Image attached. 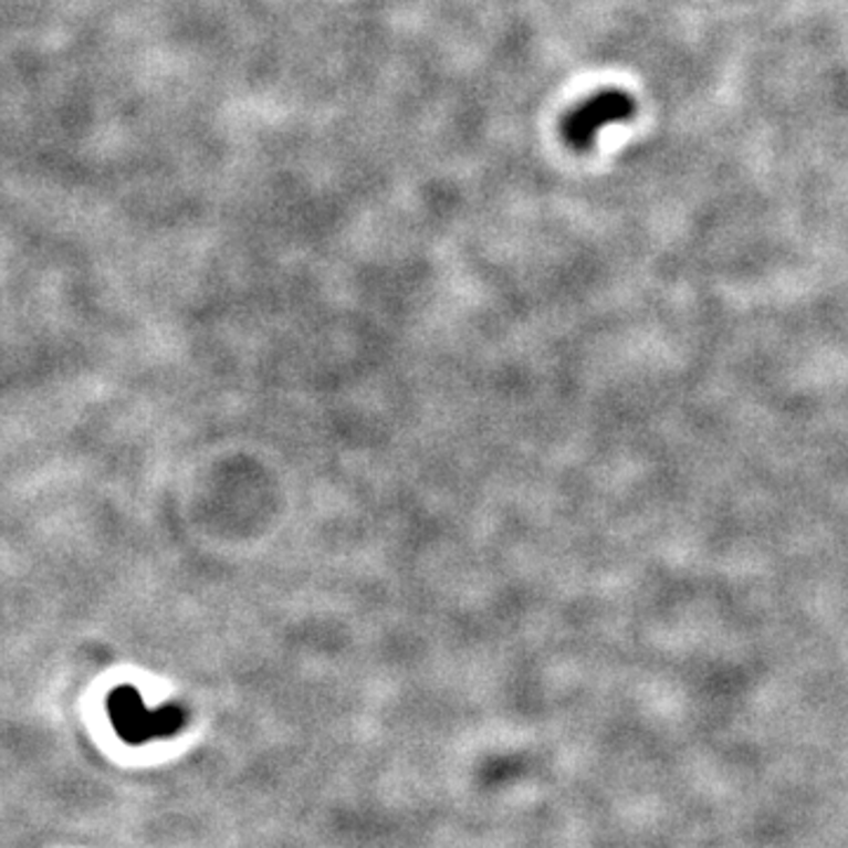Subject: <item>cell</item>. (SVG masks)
I'll return each instance as SVG.
<instances>
[{"mask_svg":"<svg viewBox=\"0 0 848 848\" xmlns=\"http://www.w3.org/2000/svg\"><path fill=\"white\" fill-rule=\"evenodd\" d=\"M106 710H109V719L118 737L128 745L172 737L177 731H182L187 721V714L177 705L149 710L144 705L142 693L133 685H118L116 691H112L106 698Z\"/></svg>","mask_w":848,"mask_h":848,"instance_id":"cell-1","label":"cell"},{"mask_svg":"<svg viewBox=\"0 0 848 848\" xmlns=\"http://www.w3.org/2000/svg\"><path fill=\"white\" fill-rule=\"evenodd\" d=\"M635 116V102L620 90H606L583 102L564 121V137L573 149H589L599 130L610 123H622Z\"/></svg>","mask_w":848,"mask_h":848,"instance_id":"cell-2","label":"cell"}]
</instances>
